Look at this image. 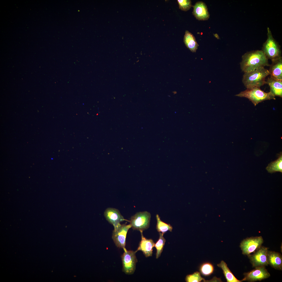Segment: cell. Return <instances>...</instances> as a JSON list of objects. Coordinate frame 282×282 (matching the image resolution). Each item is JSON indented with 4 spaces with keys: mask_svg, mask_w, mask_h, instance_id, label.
Instances as JSON below:
<instances>
[{
    "mask_svg": "<svg viewBox=\"0 0 282 282\" xmlns=\"http://www.w3.org/2000/svg\"><path fill=\"white\" fill-rule=\"evenodd\" d=\"M104 215L106 220L113 226L115 229L121 224V222L126 221L129 222V220L125 219L117 209L111 208L107 209L104 213Z\"/></svg>",
    "mask_w": 282,
    "mask_h": 282,
    "instance_id": "obj_11",
    "label": "cell"
},
{
    "mask_svg": "<svg viewBox=\"0 0 282 282\" xmlns=\"http://www.w3.org/2000/svg\"><path fill=\"white\" fill-rule=\"evenodd\" d=\"M126 223L121 225L113 231L112 238L116 246L118 248H122L124 251L126 250L125 248L127 234L129 230L131 227V225Z\"/></svg>",
    "mask_w": 282,
    "mask_h": 282,
    "instance_id": "obj_8",
    "label": "cell"
},
{
    "mask_svg": "<svg viewBox=\"0 0 282 282\" xmlns=\"http://www.w3.org/2000/svg\"><path fill=\"white\" fill-rule=\"evenodd\" d=\"M235 96L248 99L255 106L265 100L275 99V96L270 91L265 92L258 87L247 89Z\"/></svg>",
    "mask_w": 282,
    "mask_h": 282,
    "instance_id": "obj_3",
    "label": "cell"
},
{
    "mask_svg": "<svg viewBox=\"0 0 282 282\" xmlns=\"http://www.w3.org/2000/svg\"><path fill=\"white\" fill-rule=\"evenodd\" d=\"M184 42L186 46L191 51L196 52L199 45L193 35L188 31H186L184 38Z\"/></svg>",
    "mask_w": 282,
    "mask_h": 282,
    "instance_id": "obj_17",
    "label": "cell"
},
{
    "mask_svg": "<svg viewBox=\"0 0 282 282\" xmlns=\"http://www.w3.org/2000/svg\"><path fill=\"white\" fill-rule=\"evenodd\" d=\"M269 75L268 70L262 67L254 70L244 73L242 82L246 89L255 87H260L266 84V77Z\"/></svg>",
    "mask_w": 282,
    "mask_h": 282,
    "instance_id": "obj_2",
    "label": "cell"
},
{
    "mask_svg": "<svg viewBox=\"0 0 282 282\" xmlns=\"http://www.w3.org/2000/svg\"><path fill=\"white\" fill-rule=\"evenodd\" d=\"M185 280L187 282H199L202 281H206L204 279L201 277L200 273L197 271L186 275Z\"/></svg>",
    "mask_w": 282,
    "mask_h": 282,
    "instance_id": "obj_23",
    "label": "cell"
},
{
    "mask_svg": "<svg viewBox=\"0 0 282 282\" xmlns=\"http://www.w3.org/2000/svg\"><path fill=\"white\" fill-rule=\"evenodd\" d=\"M163 235V234L162 233H159V238L155 244L154 247L156 250V258L157 259L160 256L166 242V240Z\"/></svg>",
    "mask_w": 282,
    "mask_h": 282,
    "instance_id": "obj_22",
    "label": "cell"
},
{
    "mask_svg": "<svg viewBox=\"0 0 282 282\" xmlns=\"http://www.w3.org/2000/svg\"><path fill=\"white\" fill-rule=\"evenodd\" d=\"M251 271L244 273V278L242 280L243 281L250 282L261 281L269 278L270 273L266 268L265 266L257 267Z\"/></svg>",
    "mask_w": 282,
    "mask_h": 282,
    "instance_id": "obj_10",
    "label": "cell"
},
{
    "mask_svg": "<svg viewBox=\"0 0 282 282\" xmlns=\"http://www.w3.org/2000/svg\"><path fill=\"white\" fill-rule=\"evenodd\" d=\"M267 39L263 43L261 50L266 57L271 60L281 57V51L278 43L273 38L269 27L267 28Z\"/></svg>",
    "mask_w": 282,
    "mask_h": 282,
    "instance_id": "obj_4",
    "label": "cell"
},
{
    "mask_svg": "<svg viewBox=\"0 0 282 282\" xmlns=\"http://www.w3.org/2000/svg\"><path fill=\"white\" fill-rule=\"evenodd\" d=\"M266 84L269 85L270 91L275 96L282 97V80L270 77L266 81Z\"/></svg>",
    "mask_w": 282,
    "mask_h": 282,
    "instance_id": "obj_16",
    "label": "cell"
},
{
    "mask_svg": "<svg viewBox=\"0 0 282 282\" xmlns=\"http://www.w3.org/2000/svg\"><path fill=\"white\" fill-rule=\"evenodd\" d=\"M263 242V239L261 236L247 238L242 241L240 247L242 254L248 256L260 248Z\"/></svg>",
    "mask_w": 282,
    "mask_h": 282,
    "instance_id": "obj_7",
    "label": "cell"
},
{
    "mask_svg": "<svg viewBox=\"0 0 282 282\" xmlns=\"http://www.w3.org/2000/svg\"><path fill=\"white\" fill-rule=\"evenodd\" d=\"M199 269L203 275L208 276L210 275L213 273L214 267L213 265L211 263L205 262L200 265Z\"/></svg>",
    "mask_w": 282,
    "mask_h": 282,
    "instance_id": "obj_21",
    "label": "cell"
},
{
    "mask_svg": "<svg viewBox=\"0 0 282 282\" xmlns=\"http://www.w3.org/2000/svg\"><path fill=\"white\" fill-rule=\"evenodd\" d=\"M141 234V240L139 242L138 247L136 251H142L146 257L152 256L153 249L155 243L153 240L151 239H148L145 238L143 234V231H140Z\"/></svg>",
    "mask_w": 282,
    "mask_h": 282,
    "instance_id": "obj_12",
    "label": "cell"
},
{
    "mask_svg": "<svg viewBox=\"0 0 282 282\" xmlns=\"http://www.w3.org/2000/svg\"><path fill=\"white\" fill-rule=\"evenodd\" d=\"M242 70L244 73L258 68L270 66L268 59L261 50L247 52L242 56L240 63Z\"/></svg>",
    "mask_w": 282,
    "mask_h": 282,
    "instance_id": "obj_1",
    "label": "cell"
},
{
    "mask_svg": "<svg viewBox=\"0 0 282 282\" xmlns=\"http://www.w3.org/2000/svg\"><path fill=\"white\" fill-rule=\"evenodd\" d=\"M151 217L150 213L147 211L137 212L131 217L130 224L133 230L143 231L149 228Z\"/></svg>",
    "mask_w": 282,
    "mask_h": 282,
    "instance_id": "obj_5",
    "label": "cell"
},
{
    "mask_svg": "<svg viewBox=\"0 0 282 282\" xmlns=\"http://www.w3.org/2000/svg\"><path fill=\"white\" fill-rule=\"evenodd\" d=\"M157 220L156 229L158 232L163 234L167 231L172 232L173 229L172 226L169 224L166 223L162 221L158 214L156 215Z\"/></svg>",
    "mask_w": 282,
    "mask_h": 282,
    "instance_id": "obj_20",
    "label": "cell"
},
{
    "mask_svg": "<svg viewBox=\"0 0 282 282\" xmlns=\"http://www.w3.org/2000/svg\"><path fill=\"white\" fill-rule=\"evenodd\" d=\"M268 172L271 173L279 172H282V155L280 153L278 158L276 160L268 164L266 168Z\"/></svg>",
    "mask_w": 282,
    "mask_h": 282,
    "instance_id": "obj_19",
    "label": "cell"
},
{
    "mask_svg": "<svg viewBox=\"0 0 282 282\" xmlns=\"http://www.w3.org/2000/svg\"><path fill=\"white\" fill-rule=\"evenodd\" d=\"M268 248L261 246L252 254L248 255L253 267L267 266V252Z\"/></svg>",
    "mask_w": 282,
    "mask_h": 282,
    "instance_id": "obj_9",
    "label": "cell"
},
{
    "mask_svg": "<svg viewBox=\"0 0 282 282\" xmlns=\"http://www.w3.org/2000/svg\"><path fill=\"white\" fill-rule=\"evenodd\" d=\"M192 14L199 20H206L209 17V14L206 4L202 1L196 2L193 6Z\"/></svg>",
    "mask_w": 282,
    "mask_h": 282,
    "instance_id": "obj_13",
    "label": "cell"
},
{
    "mask_svg": "<svg viewBox=\"0 0 282 282\" xmlns=\"http://www.w3.org/2000/svg\"><path fill=\"white\" fill-rule=\"evenodd\" d=\"M136 251L126 250L121 256L122 265V271L127 275L133 274L136 269L138 262Z\"/></svg>",
    "mask_w": 282,
    "mask_h": 282,
    "instance_id": "obj_6",
    "label": "cell"
},
{
    "mask_svg": "<svg viewBox=\"0 0 282 282\" xmlns=\"http://www.w3.org/2000/svg\"><path fill=\"white\" fill-rule=\"evenodd\" d=\"M272 61L268 70L269 75L274 79L282 80V57Z\"/></svg>",
    "mask_w": 282,
    "mask_h": 282,
    "instance_id": "obj_14",
    "label": "cell"
},
{
    "mask_svg": "<svg viewBox=\"0 0 282 282\" xmlns=\"http://www.w3.org/2000/svg\"><path fill=\"white\" fill-rule=\"evenodd\" d=\"M217 266L221 268L222 270L227 282H241L243 281L242 280H239L236 278L228 267L226 263L224 261H221L220 263L217 265Z\"/></svg>",
    "mask_w": 282,
    "mask_h": 282,
    "instance_id": "obj_18",
    "label": "cell"
},
{
    "mask_svg": "<svg viewBox=\"0 0 282 282\" xmlns=\"http://www.w3.org/2000/svg\"><path fill=\"white\" fill-rule=\"evenodd\" d=\"M268 264L275 269H282V256L277 252L268 250L267 255Z\"/></svg>",
    "mask_w": 282,
    "mask_h": 282,
    "instance_id": "obj_15",
    "label": "cell"
},
{
    "mask_svg": "<svg viewBox=\"0 0 282 282\" xmlns=\"http://www.w3.org/2000/svg\"><path fill=\"white\" fill-rule=\"evenodd\" d=\"M179 8L181 10L186 11L192 6L191 2L190 0H178Z\"/></svg>",
    "mask_w": 282,
    "mask_h": 282,
    "instance_id": "obj_24",
    "label": "cell"
}]
</instances>
